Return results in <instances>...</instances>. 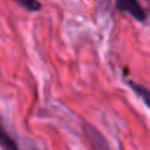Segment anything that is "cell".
<instances>
[{"instance_id": "1", "label": "cell", "mask_w": 150, "mask_h": 150, "mask_svg": "<svg viewBox=\"0 0 150 150\" xmlns=\"http://www.w3.org/2000/svg\"><path fill=\"white\" fill-rule=\"evenodd\" d=\"M83 134L88 140L89 150H111L105 137L98 131L96 127H93L89 122H83Z\"/></svg>"}, {"instance_id": "2", "label": "cell", "mask_w": 150, "mask_h": 150, "mask_svg": "<svg viewBox=\"0 0 150 150\" xmlns=\"http://www.w3.org/2000/svg\"><path fill=\"white\" fill-rule=\"evenodd\" d=\"M115 6L120 12H125L131 15L136 21H146V10L139 3V0H115Z\"/></svg>"}, {"instance_id": "3", "label": "cell", "mask_w": 150, "mask_h": 150, "mask_svg": "<svg viewBox=\"0 0 150 150\" xmlns=\"http://www.w3.org/2000/svg\"><path fill=\"white\" fill-rule=\"evenodd\" d=\"M128 86L139 95V98L143 100L147 106H149L150 109V91L149 89H146V88H143L142 85H139V83H134V82H128Z\"/></svg>"}, {"instance_id": "4", "label": "cell", "mask_w": 150, "mask_h": 150, "mask_svg": "<svg viewBox=\"0 0 150 150\" xmlns=\"http://www.w3.org/2000/svg\"><path fill=\"white\" fill-rule=\"evenodd\" d=\"M0 147L4 150H19L18 144L15 143V140L3 130L1 125H0Z\"/></svg>"}, {"instance_id": "5", "label": "cell", "mask_w": 150, "mask_h": 150, "mask_svg": "<svg viewBox=\"0 0 150 150\" xmlns=\"http://www.w3.org/2000/svg\"><path fill=\"white\" fill-rule=\"evenodd\" d=\"M13 1L29 12H38L41 9V3L38 0H13Z\"/></svg>"}]
</instances>
